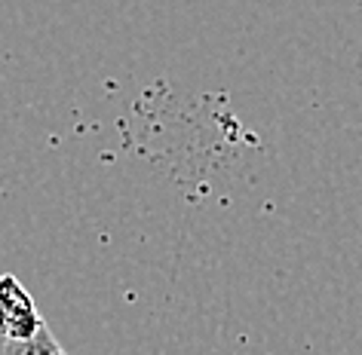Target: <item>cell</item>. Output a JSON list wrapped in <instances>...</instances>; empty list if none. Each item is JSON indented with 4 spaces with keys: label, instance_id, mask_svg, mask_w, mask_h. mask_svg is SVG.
Returning <instances> with one entry per match:
<instances>
[{
    "label": "cell",
    "instance_id": "6da1fadb",
    "mask_svg": "<svg viewBox=\"0 0 362 355\" xmlns=\"http://www.w3.org/2000/svg\"><path fill=\"white\" fill-rule=\"evenodd\" d=\"M43 327H47V322H43L31 291L13 272H4L0 276V340L28 343Z\"/></svg>",
    "mask_w": 362,
    "mask_h": 355
},
{
    "label": "cell",
    "instance_id": "3957f363",
    "mask_svg": "<svg viewBox=\"0 0 362 355\" xmlns=\"http://www.w3.org/2000/svg\"><path fill=\"white\" fill-rule=\"evenodd\" d=\"M0 355H4V340H0Z\"/></svg>",
    "mask_w": 362,
    "mask_h": 355
},
{
    "label": "cell",
    "instance_id": "7a4b0ae2",
    "mask_svg": "<svg viewBox=\"0 0 362 355\" xmlns=\"http://www.w3.org/2000/svg\"><path fill=\"white\" fill-rule=\"evenodd\" d=\"M4 355H68V352L62 349V343L52 337L49 327H43L28 343H4Z\"/></svg>",
    "mask_w": 362,
    "mask_h": 355
}]
</instances>
